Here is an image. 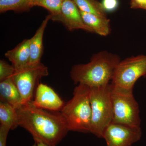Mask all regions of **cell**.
<instances>
[{
	"mask_svg": "<svg viewBox=\"0 0 146 146\" xmlns=\"http://www.w3.org/2000/svg\"><path fill=\"white\" fill-rule=\"evenodd\" d=\"M34 106L31 102L17 109L19 126L39 141L56 146L67 135L68 127L60 113L54 114Z\"/></svg>",
	"mask_w": 146,
	"mask_h": 146,
	"instance_id": "6da1fadb",
	"label": "cell"
},
{
	"mask_svg": "<svg viewBox=\"0 0 146 146\" xmlns=\"http://www.w3.org/2000/svg\"><path fill=\"white\" fill-rule=\"evenodd\" d=\"M120 61L117 55L100 52L93 55L89 63L74 65L70 72L71 78L75 84L90 88L106 86L112 80Z\"/></svg>",
	"mask_w": 146,
	"mask_h": 146,
	"instance_id": "7a4b0ae2",
	"label": "cell"
},
{
	"mask_svg": "<svg viewBox=\"0 0 146 146\" xmlns=\"http://www.w3.org/2000/svg\"><path fill=\"white\" fill-rule=\"evenodd\" d=\"M90 88L78 84L74 89L72 98L64 105L60 110L68 130L90 133L91 108Z\"/></svg>",
	"mask_w": 146,
	"mask_h": 146,
	"instance_id": "3957f363",
	"label": "cell"
},
{
	"mask_svg": "<svg viewBox=\"0 0 146 146\" xmlns=\"http://www.w3.org/2000/svg\"><path fill=\"white\" fill-rule=\"evenodd\" d=\"M112 96L110 84L106 86L90 88L91 108L90 133L98 138H103L106 129L112 123Z\"/></svg>",
	"mask_w": 146,
	"mask_h": 146,
	"instance_id": "277c9868",
	"label": "cell"
},
{
	"mask_svg": "<svg viewBox=\"0 0 146 146\" xmlns=\"http://www.w3.org/2000/svg\"><path fill=\"white\" fill-rule=\"evenodd\" d=\"M146 76V55L132 56L120 61L115 69L111 84L112 92L132 95L134 84Z\"/></svg>",
	"mask_w": 146,
	"mask_h": 146,
	"instance_id": "5b68a950",
	"label": "cell"
},
{
	"mask_svg": "<svg viewBox=\"0 0 146 146\" xmlns=\"http://www.w3.org/2000/svg\"><path fill=\"white\" fill-rule=\"evenodd\" d=\"M48 75V68L42 63L16 70L12 79L21 94L23 105L33 100L39 80Z\"/></svg>",
	"mask_w": 146,
	"mask_h": 146,
	"instance_id": "8992f818",
	"label": "cell"
},
{
	"mask_svg": "<svg viewBox=\"0 0 146 146\" xmlns=\"http://www.w3.org/2000/svg\"><path fill=\"white\" fill-rule=\"evenodd\" d=\"M112 123L131 127H141L139 105L132 95H124L112 91Z\"/></svg>",
	"mask_w": 146,
	"mask_h": 146,
	"instance_id": "52a82bcc",
	"label": "cell"
},
{
	"mask_svg": "<svg viewBox=\"0 0 146 146\" xmlns=\"http://www.w3.org/2000/svg\"><path fill=\"white\" fill-rule=\"evenodd\" d=\"M141 127H131L111 123L106 129L103 138L106 146H131L140 140Z\"/></svg>",
	"mask_w": 146,
	"mask_h": 146,
	"instance_id": "ba28073f",
	"label": "cell"
},
{
	"mask_svg": "<svg viewBox=\"0 0 146 146\" xmlns=\"http://www.w3.org/2000/svg\"><path fill=\"white\" fill-rule=\"evenodd\" d=\"M56 21L62 23L70 31L81 29L93 33L92 30L84 23L80 11L73 0L63 1L61 13Z\"/></svg>",
	"mask_w": 146,
	"mask_h": 146,
	"instance_id": "9c48e42d",
	"label": "cell"
},
{
	"mask_svg": "<svg viewBox=\"0 0 146 146\" xmlns=\"http://www.w3.org/2000/svg\"><path fill=\"white\" fill-rule=\"evenodd\" d=\"M31 102L38 108L54 111H60L65 104L51 87L42 83L36 87L34 99Z\"/></svg>",
	"mask_w": 146,
	"mask_h": 146,
	"instance_id": "30bf717a",
	"label": "cell"
},
{
	"mask_svg": "<svg viewBox=\"0 0 146 146\" xmlns=\"http://www.w3.org/2000/svg\"><path fill=\"white\" fill-rule=\"evenodd\" d=\"M51 19L50 15L47 16L35 34L30 39V59L29 65H35L41 63V59L43 52V36L45 29L48 21Z\"/></svg>",
	"mask_w": 146,
	"mask_h": 146,
	"instance_id": "8fae6325",
	"label": "cell"
},
{
	"mask_svg": "<svg viewBox=\"0 0 146 146\" xmlns=\"http://www.w3.org/2000/svg\"><path fill=\"white\" fill-rule=\"evenodd\" d=\"M16 70L28 65L30 59V39H24L13 49L5 54Z\"/></svg>",
	"mask_w": 146,
	"mask_h": 146,
	"instance_id": "7c38bea8",
	"label": "cell"
},
{
	"mask_svg": "<svg viewBox=\"0 0 146 146\" xmlns=\"http://www.w3.org/2000/svg\"><path fill=\"white\" fill-rule=\"evenodd\" d=\"M0 98L1 101L7 103L16 109L23 105L22 97L12 77L0 82Z\"/></svg>",
	"mask_w": 146,
	"mask_h": 146,
	"instance_id": "4fadbf2b",
	"label": "cell"
},
{
	"mask_svg": "<svg viewBox=\"0 0 146 146\" xmlns=\"http://www.w3.org/2000/svg\"><path fill=\"white\" fill-rule=\"evenodd\" d=\"M80 12L84 23L92 30L93 33L103 36H107L109 34L110 29L109 19L81 11Z\"/></svg>",
	"mask_w": 146,
	"mask_h": 146,
	"instance_id": "5bb4252c",
	"label": "cell"
},
{
	"mask_svg": "<svg viewBox=\"0 0 146 146\" xmlns=\"http://www.w3.org/2000/svg\"><path fill=\"white\" fill-rule=\"evenodd\" d=\"M0 122L1 125L13 130L19 126L17 109L5 102L0 101Z\"/></svg>",
	"mask_w": 146,
	"mask_h": 146,
	"instance_id": "9a60e30c",
	"label": "cell"
},
{
	"mask_svg": "<svg viewBox=\"0 0 146 146\" xmlns=\"http://www.w3.org/2000/svg\"><path fill=\"white\" fill-rule=\"evenodd\" d=\"M34 6L33 0H0L1 13L11 10L26 11Z\"/></svg>",
	"mask_w": 146,
	"mask_h": 146,
	"instance_id": "2e32d148",
	"label": "cell"
},
{
	"mask_svg": "<svg viewBox=\"0 0 146 146\" xmlns=\"http://www.w3.org/2000/svg\"><path fill=\"white\" fill-rule=\"evenodd\" d=\"M81 11L92 13L99 17L107 18L101 3L95 0H73Z\"/></svg>",
	"mask_w": 146,
	"mask_h": 146,
	"instance_id": "e0dca14e",
	"label": "cell"
},
{
	"mask_svg": "<svg viewBox=\"0 0 146 146\" xmlns=\"http://www.w3.org/2000/svg\"><path fill=\"white\" fill-rule=\"evenodd\" d=\"M62 0H33L34 6L42 7L50 13L51 20L56 21L60 16L61 11Z\"/></svg>",
	"mask_w": 146,
	"mask_h": 146,
	"instance_id": "ac0fdd59",
	"label": "cell"
},
{
	"mask_svg": "<svg viewBox=\"0 0 146 146\" xmlns=\"http://www.w3.org/2000/svg\"><path fill=\"white\" fill-rule=\"evenodd\" d=\"M16 69L4 60H0V81L12 77Z\"/></svg>",
	"mask_w": 146,
	"mask_h": 146,
	"instance_id": "d6986e66",
	"label": "cell"
},
{
	"mask_svg": "<svg viewBox=\"0 0 146 146\" xmlns=\"http://www.w3.org/2000/svg\"><path fill=\"white\" fill-rule=\"evenodd\" d=\"M100 3L102 8L105 12H110L117 8L119 1L118 0H103Z\"/></svg>",
	"mask_w": 146,
	"mask_h": 146,
	"instance_id": "ffe728a7",
	"label": "cell"
},
{
	"mask_svg": "<svg viewBox=\"0 0 146 146\" xmlns=\"http://www.w3.org/2000/svg\"><path fill=\"white\" fill-rule=\"evenodd\" d=\"M10 129L7 127L0 126V146H6L7 139Z\"/></svg>",
	"mask_w": 146,
	"mask_h": 146,
	"instance_id": "44dd1931",
	"label": "cell"
},
{
	"mask_svg": "<svg viewBox=\"0 0 146 146\" xmlns=\"http://www.w3.org/2000/svg\"><path fill=\"white\" fill-rule=\"evenodd\" d=\"M146 5V0H131V7L132 8H141Z\"/></svg>",
	"mask_w": 146,
	"mask_h": 146,
	"instance_id": "7402d4cb",
	"label": "cell"
},
{
	"mask_svg": "<svg viewBox=\"0 0 146 146\" xmlns=\"http://www.w3.org/2000/svg\"><path fill=\"white\" fill-rule=\"evenodd\" d=\"M35 142L36 143V146H52L47 145V144L44 143L41 141H35Z\"/></svg>",
	"mask_w": 146,
	"mask_h": 146,
	"instance_id": "603a6c76",
	"label": "cell"
},
{
	"mask_svg": "<svg viewBox=\"0 0 146 146\" xmlns=\"http://www.w3.org/2000/svg\"><path fill=\"white\" fill-rule=\"evenodd\" d=\"M140 9H145L146 10V5L142 7Z\"/></svg>",
	"mask_w": 146,
	"mask_h": 146,
	"instance_id": "cb8c5ba5",
	"label": "cell"
},
{
	"mask_svg": "<svg viewBox=\"0 0 146 146\" xmlns=\"http://www.w3.org/2000/svg\"><path fill=\"white\" fill-rule=\"evenodd\" d=\"M32 146H36V143H35V144L34 145H33Z\"/></svg>",
	"mask_w": 146,
	"mask_h": 146,
	"instance_id": "d4e9b609",
	"label": "cell"
},
{
	"mask_svg": "<svg viewBox=\"0 0 146 146\" xmlns=\"http://www.w3.org/2000/svg\"><path fill=\"white\" fill-rule=\"evenodd\" d=\"M62 1H65V0H62Z\"/></svg>",
	"mask_w": 146,
	"mask_h": 146,
	"instance_id": "484cf974",
	"label": "cell"
}]
</instances>
